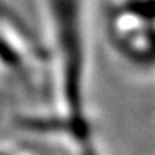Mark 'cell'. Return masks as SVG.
<instances>
[{
  "instance_id": "1",
  "label": "cell",
  "mask_w": 155,
  "mask_h": 155,
  "mask_svg": "<svg viewBox=\"0 0 155 155\" xmlns=\"http://www.w3.org/2000/svg\"><path fill=\"white\" fill-rule=\"evenodd\" d=\"M52 104L30 127L62 139L74 155H103L92 112L89 0H41Z\"/></svg>"
},
{
  "instance_id": "2",
  "label": "cell",
  "mask_w": 155,
  "mask_h": 155,
  "mask_svg": "<svg viewBox=\"0 0 155 155\" xmlns=\"http://www.w3.org/2000/svg\"><path fill=\"white\" fill-rule=\"evenodd\" d=\"M155 0H112L104 13V37L112 54L139 76H152Z\"/></svg>"
},
{
  "instance_id": "3",
  "label": "cell",
  "mask_w": 155,
  "mask_h": 155,
  "mask_svg": "<svg viewBox=\"0 0 155 155\" xmlns=\"http://www.w3.org/2000/svg\"><path fill=\"white\" fill-rule=\"evenodd\" d=\"M0 155H30V153L24 149H19L16 146L0 143Z\"/></svg>"
}]
</instances>
